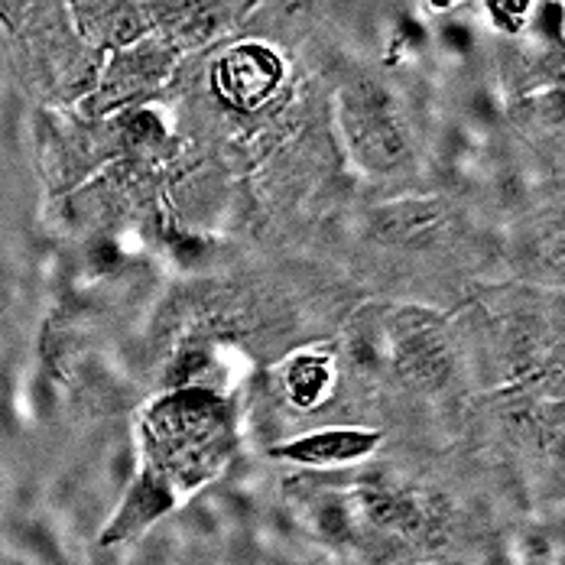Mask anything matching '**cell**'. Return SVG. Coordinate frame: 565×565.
<instances>
[{"label":"cell","instance_id":"1","mask_svg":"<svg viewBox=\"0 0 565 565\" xmlns=\"http://www.w3.org/2000/svg\"><path fill=\"white\" fill-rule=\"evenodd\" d=\"M302 523L329 546H348L377 565L433 559L452 543L446 501L433 491L371 475L351 484L299 481Z\"/></svg>","mask_w":565,"mask_h":565},{"label":"cell","instance_id":"2","mask_svg":"<svg viewBox=\"0 0 565 565\" xmlns=\"http://www.w3.org/2000/svg\"><path fill=\"white\" fill-rule=\"evenodd\" d=\"M241 446L237 403L227 391L167 387L137 416V475L185 504L209 488Z\"/></svg>","mask_w":565,"mask_h":565},{"label":"cell","instance_id":"3","mask_svg":"<svg viewBox=\"0 0 565 565\" xmlns=\"http://www.w3.org/2000/svg\"><path fill=\"white\" fill-rule=\"evenodd\" d=\"M387 351L394 361L396 377L426 394L446 391L458 374L455 348L449 341L446 319L423 309H394L384 322Z\"/></svg>","mask_w":565,"mask_h":565},{"label":"cell","instance_id":"4","mask_svg":"<svg viewBox=\"0 0 565 565\" xmlns=\"http://www.w3.org/2000/svg\"><path fill=\"white\" fill-rule=\"evenodd\" d=\"M175 53L157 36H147L127 50L111 53V62H105L88 102L85 114H111L117 108H130L143 98H150L170 75Z\"/></svg>","mask_w":565,"mask_h":565},{"label":"cell","instance_id":"5","mask_svg":"<svg viewBox=\"0 0 565 565\" xmlns=\"http://www.w3.org/2000/svg\"><path fill=\"white\" fill-rule=\"evenodd\" d=\"M254 3L257 0H143V13L150 36L179 56L234 30Z\"/></svg>","mask_w":565,"mask_h":565},{"label":"cell","instance_id":"6","mask_svg":"<svg viewBox=\"0 0 565 565\" xmlns=\"http://www.w3.org/2000/svg\"><path fill=\"white\" fill-rule=\"evenodd\" d=\"M212 85L231 111H260L282 85V58L264 43H237L215 62Z\"/></svg>","mask_w":565,"mask_h":565},{"label":"cell","instance_id":"7","mask_svg":"<svg viewBox=\"0 0 565 565\" xmlns=\"http://www.w3.org/2000/svg\"><path fill=\"white\" fill-rule=\"evenodd\" d=\"M384 443V429L367 426H326L292 439L274 443L267 455L282 465H296L306 471H339L351 465L371 461Z\"/></svg>","mask_w":565,"mask_h":565},{"label":"cell","instance_id":"8","mask_svg":"<svg viewBox=\"0 0 565 565\" xmlns=\"http://www.w3.org/2000/svg\"><path fill=\"white\" fill-rule=\"evenodd\" d=\"M277 391L282 403L296 413H316L332 403L341 381L339 344L312 341L292 348L277 364Z\"/></svg>","mask_w":565,"mask_h":565},{"label":"cell","instance_id":"9","mask_svg":"<svg viewBox=\"0 0 565 565\" xmlns=\"http://www.w3.org/2000/svg\"><path fill=\"white\" fill-rule=\"evenodd\" d=\"M75 30L98 56L127 50L150 36L143 0H68Z\"/></svg>","mask_w":565,"mask_h":565},{"label":"cell","instance_id":"10","mask_svg":"<svg viewBox=\"0 0 565 565\" xmlns=\"http://www.w3.org/2000/svg\"><path fill=\"white\" fill-rule=\"evenodd\" d=\"M30 17V0H0V26L10 36H20Z\"/></svg>","mask_w":565,"mask_h":565}]
</instances>
